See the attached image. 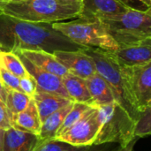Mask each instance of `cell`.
Instances as JSON below:
<instances>
[{"mask_svg": "<svg viewBox=\"0 0 151 151\" xmlns=\"http://www.w3.org/2000/svg\"><path fill=\"white\" fill-rule=\"evenodd\" d=\"M94 145L90 147H76L66 142L52 139L41 142L34 151H92Z\"/></svg>", "mask_w": 151, "mask_h": 151, "instance_id": "cell-22", "label": "cell"}, {"mask_svg": "<svg viewBox=\"0 0 151 151\" xmlns=\"http://www.w3.org/2000/svg\"><path fill=\"white\" fill-rule=\"evenodd\" d=\"M4 130L0 128V151H3V138H4Z\"/></svg>", "mask_w": 151, "mask_h": 151, "instance_id": "cell-33", "label": "cell"}, {"mask_svg": "<svg viewBox=\"0 0 151 151\" xmlns=\"http://www.w3.org/2000/svg\"><path fill=\"white\" fill-rule=\"evenodd\" d=\"M116 1H118L119 3H120L121 4H123L128 9H133L142 12H146L150 9L140 0H116Z\"/></svg>", "mask_w": 151, "mask_h": 151, "instance_id": "cell-28", "label": "cell"}, {"mask_svg": "<svg viewBox=\"0 0 151 151\" xmlns=\"http://www.w3.org/2000/svg\"><path fill=\"white\" fill-rule=\"evenodd\" d=\"M81 4L60 0L1 1L0 9L5 15L31 23H53L78 17Z\"/></svg>", "mask_w": 151, "mask_h": 151, "instance_id": "cell-2", "label": "cell"}, {"mask_svg": "<svg viewBox=\"0 0 151 151\" xmlns=\"http://www.w3.org/2000/svg\"><path fill=\"white\" fill-rule=\"evenodd\" d=\"M61 79L65 90L73 102L93 106L92 99L85 80L69 73L63 76Z\"/></svg>", "mask_w": 151, "mask_h": 151, "instance_id": "cell-17", "label": "cell"}, {"mask_svg": "<svg viewBox=\"0 0 151 151\" xmlns=\"http://www.w3.org/2000/svg\"><path fill=\"white\" fill-rule=\"evenodd\" d=\"M121 76L134 107L142 112L151 106V62L121 67Z\"/></svg>", "mask_w": 151, "mask_h": 151, "instance_id": "cell-7", "label": "cell"}, {"mask_svg": "<svg viewBox=\"0 0 151 151\" xmlns=\"http://www.w3.org/2000/svg\"><path fill=\"white\" fill-rule=\"evenodd\" d=\"M73 104V102H72L65 107L60 109L59 111L52 113L42 122L41 128L38 134V138L41 142L55 139L58 131L63 124L65 118L72 109Z\"/></svg>", "mask_w": 151, "mask_h": 151, "instance_id": "cell-19", "label": "cell"}, {"mask_svg": "<svg viewBox=\"0 0 151 151\" xmlns=\"http://www.w3.org/2000/svg\"><path fill=\"white\" fill-rule=\"evenodd\" d=\"M32 100L36 106L41 122L52 113L59 111L73 102L66 97L45 92L38 88L33 96Z\"/></svg>", "mask_w": 151, "mask_h": 151, "instance_id": "cell-14", "label": "cell"}, {"mask_svg": "<svg viewBox=\"0 0 151 151\" xmlns=\"http://www.w3.org/2000/svg\"><path fill=\"white\" fill-rule=\"evenodd\" d=\"M4 1H21V0H4Z\"/></svg>", "mask_w": 151, "mask_h": 151, "instance_id": "cell-35", "label": "cell"}, {"mask_svg": "<svg viewBox=\"0 0 151 151\" xmlns=\"http://www.w3.org/2000/svg\"><path fill=\"white\" fill-rule=\"evenodd\" d=\"M7 93H8V89L4 87V85L0 81V101L3 102L4 104L5 103L6 96H7Z\"/></svg>", "mask_w": 151, "mask_h": 151, "instance_id": "cell-30", "label": "cell"}, {"mask_svg": "<svg viewBox=\"0 0 151 151\" xmlns=\"http://www.w3.org/2000/svg\"><path fill=\"white\" fill-rule=\"evenodd\" d=\"M100 21L119 47L151 38V9L146 12L127 9L120 15Z\"/></svg>", "mask_w": 151, "mask_h": 151, "instance_id": "cell-3", "label": "cell"}, {"mask_svg": "<svg viewBox=\"0 0 151 151\" xmlns=\"http://www.w3.org/2000/svg\"><path fill=\"white\" fill-rule=\"evenodd\" d=\"M1 1H4V0H0V2H1ZM2 13H3V12H2V11H1V9H0V14H2Z\"/></svg>", "mask_w": 151, "mask_h": 151, "instance_id": "cell-36", "label": "cell"}, {"mask_svg": "<svg viewBox=\"0 0 151 151\" xmlns=\"http://www.w3.org/2000/svg\"><path fill=\"white\" fill-rule=\"evenodd\" d=\"M127 9L116 0H82L78 17L101 20L120 15Z\"/></svg>", "mask_w": 151, "mask_h": 151, "instance_id": "cell-11", "label": "cell"}, {"mask_svg": "<svg viewBox=\"0 0 151 151\" xmlns=\"http://www.w3.org/2000/svg\"><path fill=\"white\" fill-rule=\"evenodd\" d=\"M51 27L72 42L82 47L116 50L118 44L99 19H78L66 22H53Z\"/></svg>", "mask_w": 151, "mask_h": 151, "instance_id": "cell-6", "label": "cell"}, {"mask_svg": "<svg viewBox=\"0 0 151 151\" xmlns=\"http://www.w3.org/2000/svg\"><path fill=\"white\" fill-rule=\"evenodd\" d=\"M12 127V120L7 111L5 104L0 101V128L7 130Z\"/></svg>", "mask_w": 151, "mask_h": 151, "instance_id": "cell-27", "label": "cell"}, {"mask_svg": "<svg viewBox=\"0 0 151 151\" xmlns=\"http://www.w3.org/2000/svg\"><path fill=\"white\" fill-rule=\"evenodd\" d=\"M151 134V106L147 107L139 115V118L135 121L134 128V136L138 138H143Z\"/></svg>", "mask_w": 151, "mask_h": 151, "instance_id": "cell-23", "label": "cell"}, {"mask_svg": "<svg viewBox=\"0 0 151 151\" xmlns=\"http://www.w3.org/2000/svg\"><path fill=\"white\" fill-rule=\"evenodd\" d=\"M88 107H89V105H88V104H81V103H74L73 102V107L70 110V111L68 112V114L66 115V117L65 118V119L63 121V124L61 125L59 130L58 131V134H57L56 137H58V135H60L61 134L65 132L74 123H76L80 119V118L83 115V113L88 109Z\"/></svg>", "mask_w": 151, "mask_h": 151, "instance_id": "cell-24", "label": "cell"}, {"mask_svg": "<svg viewBox=\"0 0 151 151\" xmlns=\"http://www.w3.org/2000/svg\"><path fill=\"white\" fill-rule=\"evenodd\" d=\"M42 122L34 101L30 100L27 108L16 115L12 120V127L21 131L38 135Z\"/></svg>", "mask_w": 151, "mask_h": 151, "instance_id": "cell-18", "label": "cell"}, {"mask_svg": "<svg viewBox=\"0 0 151 151\" xmlns=\"http://www.w3.org/2000/svg\"><path fill=\"white\" fill-rule=\"evenodd\" d=\"M55 58L71 74L87 80L96 72L92 59L82 50L77 51H55Z\"/></svg>", "mask_w": 151, "mask_h": 151, "instance_id": "cell-9", "label": "cell"}, {"mask_svg": "<svg viewBox=\"0 0 151 151\" xmlns=\"http://www.w3.org/2000/svg\"><path fill=\"white\" fill-rule=\"evenodd\" d=\"M0 51H1V50H0Z\"/></svg>", "mask_w": 151, "mask_h": 151, "instance_id": "cell-37", "label": "cell"}, {"mask_svg": "<svg viewBox=\"0 0 151 151\" xmlns=\"http://www.w3.org/2000/svg\"><path fill=\"white\" fill-rule=\"evenodd\" d=\"M30 100L31 98L23 92L13 89H8L4 104L7 108L12 120H13L16 115H18L19 112H21L27 108Z\"/></svg>", "mask_w": 151, "mask_h": 151, "instance_id": "cell-20", "label": "cell"}, {"mask_svg": "<svg viewBox=\"0 0 151 151\" xmlns=\"http://www.w3.org/2000/svg\"><path fill=\"white\" fill-rule=\"evenodd\" d=\"M94 107H102L115 102V98L108 83L98 74L95 73L85 80Z\"/></svg>", "mask_w": 151, "mask_h": 151, "instance_id": "cell-16", "label": "cell"}, {"mask_svg": "<svg viewBox=\"0 0 151 151\" xmlns=\"http://www.w3.org/2000/svg\"><path fill=\"white\" fill-rule=\"evenodd\" d=\"M111 53L121 67L142 65L151 62V38L145 39L138 43L119 47Z\"/></svg>", "mask_w": 151, "mask_h": 151, "instance_id": "cell-10", "label": "cell"}, {"mask_svg": "<svg viewBox=\"0 0 151 151\" xmlns=\"http://www.w3.org/2000/svg\"><path fill=\"white\" fill-rule=\"evenodd\" d=\"M19 88L21 89V92H23L30 98H32L37 90V84L35 79L29 74L27 77L19 79Z\"/></svg>", "mask_w": 151, "mask_h": 151, "instance_id": "cell-26", "label": "cell"}, {"mask_svg": "<svg viewBox=\"0 0 151 151\" xmlns=\"http://www.w3.org/2000/svg\"><path fill=\"white\" fill-rule=\"evenodd\" d=\"M134 143H135V142H133V143L129 144L127 147H125V148L119 147V146L118 145V146H116L111 151H133V148H134Z\"/></svg>", "mask_w": 151, "mask_h": 151, "instance_id": "cell-31", "label": "cell"}, {"mask_svg": "<svg viewBox=\"0 0 151 151\" xmlns=\"http://www.w3.org/2000/svg\"><path fill=\"white\" fill-rule=\"evenodd\" d=\"M64 3H67V4H81L82 0H60Z\"/></svg>", "mask_w": 151, "mask_h": 151, "instance_id": "cell-32", "label": "cell"}, {"mask_svg": "<svg viewBox=\"0 0 151 151\" xmlns=\"http://www.w3.org/2000/svg\"><path fill=\"white\" fill-rule=\"evenodd\" d=\"M82 51L92 59L96 73L108 83L115 98V102L136 121L141 112L131 103L121 76V67L114 58L111 50L86 47Z\"/></svg>", "mask_w": 151, "mask_h": 151, "instance_id": "cell-4", "label": "cell"}, {"mask_svg": "<svg viewBox=\"0 0 151 151\" xmlns=\"http://www.w3.org/2000/svg\"><path fill=\"white\" fill-rule=\"evenodd\" d=\"M22 55L35 66L50 73L63 77L68 73L67 70L55 58L53 54L43 50H16L14 51Z\"/></svg>", "mask_w": 151, "mask_h": 151, "instance_id": "cell-15", "label": "cell"}, {"mask_svg": "<svg viewBox=\"0 0 151 151\" xmlns=\"http://www.w3.org/2000/svg\"><path fill=\"white\" fill-rule=\"evenodd\" d=\"M0 81L4 85L7 89H13L17 91H20L19 88V79L11 73L8 70H6L1 64H0Z\"/></svg>", "mask_w": 151, "mask_h": 151, "instance_id": "cell-25", "label": "cell"}, {"mask_svg": "<svg viewBox=\"0 0 151 151\" xmlns=\"http://www.w3.org/2000/svg\"><path fill=\"white\" fill-rule=\"evenodd\" d=\"M118 144L115 143H106L102 145H94L92 151H111Z\"/></svg>", "mask_w": 151, "mask_h": 151, "instance_id": "cell-29", "label": "cell"}, {"mask_svg": "<svg viewBox=\"0 0 151 151\" xmlns=\"http://www.w3.org/2000/svg\"><path fill=\"white\" fill-rule=\"evenodd\" d=\"M99 108L101 126L94 145L115 143L125 148L137 139L134 136L135 121L116 102Z\"/></svg>", "mask_w": 151, "mask_h": 151, "instance_id": "cell-5", "label": "cell"}, {"mask_svg": "<svg viewBox=\"0 0 151 151\" xmlns=\"http://www.w3.org/2000/svg\"><path fill=\"white\" fill-rule=\"evenodd\" d=\"M141 2H142L144 4H146L148 7H150V8L151 6V0H140Z\"/></svg>", "mask_w": 151, "mask_h": 151, "instance_id": "cell-34", "label": "cell"}, {"mask_svg": "<svg viewBox=\"0 0 151 151\" xmlns=\"http://www.w3.org/2000/svg\"><path fill=\"white\" fill-rule=\"evenodd\" d=\"M101 126L99 108L89 106L80 119L65 132L55 138L76 147L94 145Z\"/></svg>", "mask_w": 151, "mask_h": 151, "instance_id": "cell-8", "label": "cell"}, {"mask_svg": "<svg viewBox=\"0 0 151 151\" xmlns=\"http://www.w3.org/2000/svg\"><path fill=\"white\" fill-rule=\"evenodd\" d=\"M13 53H15L19 58V59L21 60L27 73L35 79L37 84L38 89L45 91V92H49L51 94H56V95L70 99L67 93L65 90L61 77H58L44 70H42L41 68L35 66L31 62H29L22 55L16 53V52H13Z\"/></svg>", "mask_w": 151, "mask_h": 151, "instance_id": "cell-12", "label": "cell"}, {"mask_svg": "<svg viewBox=\"0 0 151 151\" xmlns=\"http://www.w3.org/2000/svg\"><path fill=\"white\" fill-rule=\"evenodd\" d=\"M0 64L19 79L29 75L19 58L13 52L0 51Z\"/></svg>", "mask_w": 151, "mask_h": 151, "instance_id": "cell-21", "label": "cell"}, {"mask_svg": "<svg viewBox=\"0 0 151 151\" xmlns=\"http://www.w3.org/2000/svg\"><path fill=\"white\" fill-rule=\"evenodd\" d=\"M86 47L76 44L51 27V23H31L0 14V50L77 51Z\"/></svg>", "mask_w": 151, "mask_h": 151, "instance_id": "cell-1", "label": "cell"}, {"mask_svg": "<svg viewBox=\"0 0 151 151\" xmlns=\"http://www.w3.org/2000/svg\"><path fill=\"white\" fill-rule=\"evenodd\" d=\"M40 142L38 135L12 127L4 130L3 151H34Z\"/></svg>", "mask_w": 151, "mask_h": 151, "instance_id": "cell-13", "label": "cell"}]
</instances>
